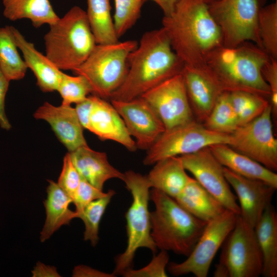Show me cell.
Wrapping results in <instances>:
<instances>
[{"instance_id":"obj_17","label":"cell","mask_w":277,"mask_h":277,"mask_svg":"<svg viewBox=\"0 0 277 277\" xmlns=\"http://www.w3.org/2000/svg\"><path fill=\"white\" fill-rule=\"evenodd\" d=\"M36 119L46 121L69 152L87 145L74 108L62 103L55 106L45 102L34 113Z\"/></svg>"},{"instance_id":"obj_19","label":"cell","mask_w":277,"mask_h":277,"mask_svg":"<svg viewBox=\"0 0 277 277\" xmlns=\"http://www.w3.org/2000/svg\"><path fill=\"white\" fill-rule=\"evenodd\" d=\"M87 130L100 139L115 141L130 151L137 149L135 141L112 105L95 95Z\"/></svg>"},{"instance_id":"obj_30","label":"cell","mask_w":277,"mask_h":277,"mask_svg":"<svg viewBox=\"0 0 277 277\" xmlns=\"http://www.w3.org/2000/svg\"><path fill=\"white\" fill-rule=\"evenodd\" d=\"M203 125L213 131L228 134L239 126L238 116L230 103L228 92H224L219 96Z\"/></svg>"},{"instance_id":"obj_12","label":"cell","mask_w":277,"mask_h":277,"mask_svg":"<svg viewBox=\"0 0 277 277\" xmlns=\"http://www.w3.org/2000/svg\"><path fill=\"white\" fill-rule=\"evenodd\" d=\"M272 113L271 105L269 103L259 116L239 126L230 134L231 141L229 146L275 172L277 170V140L273 133Z\"/></svg>"},{"instance_id":"obj_26","label":"cell","mask_w":277,"mask_h":277,"mask_svg":"<svg viewBox=\"0 0 277 277\" xmlns=\"http://www.w3.org/2000/svg\"><path fill=\"white\" fill-rule=\"evenodd\" d=\"M263 259L262 275L277 276V213L271 204L254 228Z\"/></svg>"},{"instance_id":"obj_4","label":"cell","mask_w":277,"mask_h":277,"mask_svg":"<svg viewBox=\"0 0 277 277\" xmlns=\"http://www.w3.org/2000/svg\"><path fill=\"white\" fill-rule=\"evenodd\" d=\"M150 200L151 236L157 248L188 256L203 232L207 222L193 216L175 200L152 188Z\"/></svg>"},{"instance_id":"obj_2","label":"cell","mask_w":277,"mask_h":277,"mask_svg":"<svg viewBox=\"0 0 277 277\" xmlns=\"http://www.w3.org/2000/svg\"><path fill=\"white\" fill-rule=\"evenodd\" d=\"M184 65L173 50L162 27L146 32L129 57V69L110 100L127 101L182 72Z\"/></svg>"},{"instance_id":"obj_42","label":"cell","mask_w":277,"mask_h":277,"mask_svg":"<svg viewBox=\"0 0 277 277\" xmlns=\"http://www.w3.org/2000/svg\"><path fill=\"white\" fill-rule=\"evenodd\" d=\"M74 277H113L115 275L112 273H107L96 270L85 265L75 266L72 271Z\"/></svg>"},{"instance_id":"obj_40","label":"cell","mask_w":277,"mask_h":277,"mask_svg":"<svg viewBox=\"0 0 277 277\" xmlns=\"http://www.w3.org/2000/svg\"><path fill=\"white\" fill-rule=\"evenodd\" d=\"M94 95H88L74 108L77 117L83 128L88 129L90 117L93 109Z\"/></svg>"},{"instance_id":"obj_43","label":"cell","mask_w":277,"mask_h":277,"mask_svg":"<svg viewBox=\"0 0 277 277\" xmlns=\"http://www.w3.org/2000/svg\"><path fill=\"white\" fill-rule=\"evenodd\" d=\"M33 277H60L56 268L38 262L31 271Z\"/></svg>"},{"instance_id":"obj_28","label":"cell","mask_w":277,"mask_h":277,"mask_svg":"<svg viewBox=\"0 0 277 277\" xmlns=\"http://www.w3.org/2000/svg\"><path fill=\"white\" fill-rule=\"evenodd\" d=\"M110 0H87L88 20L97 44L117 42L111 14Z\"/></svg>"},{"instance_id":"obj_37","label":"cell","mask_w":277,"mask_h":277,"mask_svg":"<svg viewBox=\"0 0 277 277\" xmlns=\"http://www.w3.org/2000/svg\"><path fill=\"white\" fill-rule=\"evenodd\" d=\"M106 194L107 192L95 188L81 176L80 185L72 197V203L75 206L77 218L88 204L104 196Z\"/></svg>"},{"instance_id":"obj_8","label":"cell","mask_w":277,"mask_h":277,"mask_svg":"<svg viewBox=\"0 0 277 277\" xmlns=\"http://www.w3.org/2000/svg\"><path fill=\"white\" fill-rule=\"evenodd\" d=\"M214 277H258L262 275L263 259L254 228L239 215L222 245Z\"/></svg>"},{"instance_id":"obj_25","label":"cell","mask_w":277,"mask_h":277,"mask_svg":"<svg viewBox=\"0 0 277 277\" xmlns=\"http://www.w3.org/2000/svg\"><path fill=\"white\" fill-rule=\"evenodd\" d=\"M154 165L146 175L151 188L174 199L191 178L187 174L180 156L168 157Z\"/></svg>"},{"instance_id":"obj_14","label":"cell","mask_w":277,"mask_h":277,"mask_svg":"<svg viewBox=\"0 0 277 277\" xmlns=\"http://www.w3.org/2000/svg\"><path fill=\"white\" fill-rule=\"evenodd\" d=\"M155 110L165 129L193 120L183 74H176L141 96Z\"/></svg>"},{"instance_id":"obj_11","label":"cell","mask_w":277,"mask_h":277,"mask_svg":"<svg viewBox=\"0 0 277 277\" xmlns=\"http://www.w3.org/2000/svg\"><path fill=\"white\" fill-rule=\"evenodd\" d=\"M238 215L226 209L208 222L187 259L181 263H169L168 271L175 276L191 273L196 277H206L217 251L234 227Z\"/></svg>"},{"instance_id":"obj_41","label":"cell","mask_w":277,"mask_h":277,"mask_svg":"<svg viewBox=\"0 0 277 277\" xmlns=\"http://www.w3.org/2000/svg\"><path fill=\"white\" fill-rule=\"evenodd\" d=\"M9 82L10 81L0 70V126L6 130H9L11 128V125L5 110V97L9 88Z\"/></svg>"},{"instance_id":"obj_32","label":"cell","mask_w":277,"mask_h":277,"mask_svg":"<svg viewBox=\"0 0 277 277\" xmlns=\"http://www.w3.org/2000/svg\"><path fill=\"white\" fill-rule=\"evenodd\" d=\"M258 27L263 50L277 59V1L260 8Z\"/></svg>"},{"instance_id":"obj_1","label":"cell","mask_w":277,"mask_h":277,"mask_svg":"<svg viewBox=\"0 0 277 277\" xmlns=\"http://www.w3.org/2000/svg\"><path fill=\"white\" fill-rule=\"evenodd\" d=\"M162 28L184 66L206 69L211 53L223 46L221 30L203 0H179L164 16Z\"/></svg>"},{"instance_id":"obj_13","label":"cell","mask_w":277,"mask_h":277,"mask_svg":"<svg viewBox=\"0 0 277 277\" xmlns=\"http://www.w3.org/2000/svg\"><path fill=\"white\" fill-rule=\"evenodd\" d=\"M186 171L225 208L239 215L240 209L236 195L230 189L224 173V167L213 155L209 147L180 156Z\"/></svg>"},{"instance_id":"obj_18","label":"cell","mask_w":277,"mask_h":277,"mask_svg":"<svg viewBox=\"0 0 277 277\" xmlns=\"http://www.w3.org/2000/svg\"><path fill=\"white\" fill-rule=\"evenodd\" d=\"M191 109L204 122L224 91L208 70L184 66L182 72Z\"/></svg>"},{"instance_id":"obj_33","label":"cell","mask_w":277,"mask_h":277,"mask_svg":"<svg viewBox=\"0 0 277 277\" xmlns=\"http://www.w3.org/2000/svg\"><path fill=\"white\" fill-rule=\"evenodd\" d=\"M148 0H114L115 12L113 23L119 38L136 22L144 3Z\"/></svg>"},{"instance_id":"obj_7","label":"cell","mask_w":277,"mask_h":277,"mask_svg":"<svg viewBox=\"0 0 277 277\" xmlns=\"http://www.w3.org/2000/svg\"><path fill=\"white\" fill-rule=\"evenodd\" d=\"M137 45L135 40L96 44L86 60L72 71L87 79L92 94L110 99L124 82L130 54Z\"/></svg>"},{"instance_id":"obj_16","label":"cell","mask_w":277,"mask_h":277,"mask_svg":"<svg viewBox=\"0 0 277 277\" xmlns=\"http://www.w3.org/2000/svg\"><path fill=\"white\" fill-rule=\"evenodd\" d=\"M225 176L236 193L240 217L254 228L266 208L271 204L277 188L262 181L246 177L224 167Z\"/></svg>"},{"instance_id":"obj_6","label":"cell","mask_w":277,"mask_h":277,"mask_svg":"<svg viewBox=\"0 0 277 277\" xmlns=\"http://www.w3.org/2000/svg\"><path fill=\"white\" fill-rule=\"evenodd\" d=\"M124 173L123 181L131 194L132 202L125 214L127 247L115 259L113 272L115 276L123 275L132 268L138 248H146L154 253L157 249L151 236L150 212L148 208L151 187L147 176L132 170Z\"/></svg>"},{"instance_id":"obj_24","label":"cell","mask_w":277,"mask_h":277,"mask_svg":"<svg viewBox=\"0 0 277 277\" xmlns=\"http://www.w3.org/2000/svg\"><path fill=\"white\" fill-rule=\"evenodd\" d=\"M174 199L190 213L207 223L226 210L220 201L192 177Z\"/></svg>"},{"instance_id":"obj_27","label":"cell","mask_w":277,"mask_h":277,"mask_svg":"<svg viewBox=\"0 0 277 277\" xmlns=\"http://www.w3.org/2000/svg\"><path fill=\"white\" fill-rule=\"evenodd\" d=\"M1 1L3 15L10 21L28 19L34 27L38 28L44 24L50 26L60 18L49 0Z\"/></svg>"},{"instance_id":"obj_46","label":"cell","mask_w":277,"mask_h":277,"mask_svg":"<svg viewBox=\"0 0 277 277\" xmlns=\"http://www.w3.org/2000/svg\"><path fill=\"white\" fill-rule=\"evenodd\" d=\"M275 1H277V0H275Z\"/></svg>"},{"instance_id":"obj_34","label":"cell","mask_w":277,"mask_h":277,"mask_svg":"<svg viewBox=\"0 0 277 277\" xmlns=\"http://www.w3.org/2000/svg\"><path fill=\"white\" fill-rule=\"evenodd\" d=\"M63 104H77L92 93L91 87L87 79L81 75L71 76L63 73L57 90Z\"/></svg>"},{"instance_id":"obj_20","label":"cell","mask_w":277,"mask_h":277,"mask_svg":"<svg viewBox=\"0 0 277 277\" xmlns=\"http://www.w3.org/2000/svg\"><path fill=\"white\" fill-rule=\"evenodd\" d=\"M69 153L81 176L101 190H103L105 182L110 179H124V173L110 164L105 152L94 151L87 145Z\"/></svg>"},{"instance_id":"obj_29","label":"cell","mask_w":277,"mask_h":277,"mask_svg":"<svg viewBox=\"0 0 277 277\" xmlns=\"http://www.w3.org/2000/svg\"><path fill=\"white\" fill-rule=\"evenodd\" d=\"M17 48L11 26L0 27V70L10 82L23 78L28 69Z\"/></svg>"},{"instance_id":"obj_9","label":"cell","mask_w":277,"mask_h":277,"mask_svg":"<svg viewBox=\"0 0 277 277\" xmlns=\"http://www.w3.org/2000/svg\"><path fill=\"white\" fill-rule=\"evenodd\" d=\"M263 3V0H218L208 5L221 30L223 46L232 48L251 42L263 49L258 17Z\"/></svg>"},{"instance_id":"obj_15","label":"cell","mask_w":277,"mask_h":277,"mask_svg":"<svg viewBox=\"0 0 277 277\" xmlns=\"http://www.w3.org/2000/svg\"><path fill=\"white\" fill-rule=\"evenodd\" d=\"M110 101L129 134L135 138L137 148L148 150L165 130L156 112L142 97L127 101Z\"/></svg>"},{"instance_id":"obj_38","label":"cell","mask_w":277,"mask_h":277,"mask_svg":"<svg viewBox=\"0 0 277 277\" xmlns=\"http://www.w3.org/2000/svg\"><path fill=\"white\" fill-rule=\"evenodd\" d=\"M269 103L267 98L252 93L247 103L238 114L239 126L245 125L259 116Z\"/></svg>"},{"instance_id":"obj_35","label":"cell","mask_w":277,"mask_h":277,"mask_svg":"<svg viewBox=\"0 0 277 277\" xmlns=\"http://www.w3.org/2000/svg\"><path fill=\"white\" fill-rule=\"evenodd\" d=\"M169 256L167 251L161 250L146 266L138 270L131 268L123 275L126 277H166Z\"/></svg>"},{"instance_id":"obj_31","label":"cell","mask_w":277,"mask_h":277,"mask_svg":"<svg viewBox=\"0 0 277 277\" xmlns=\"http://www.w3.org/2000/svg\"><path fill=\"white\" fill-rule=\"evenodd\" d=\"M115 193L113 190H109L106 195L88 204L78 216V218L81 219L85 225L84 240L90 241L93 247L96 245L98 241L100 222Z\"/></svg>"},{"instance_id":"obj_23","label":"cell","mask_w":277,"mask_h":277,"mask_svg":"<svg viewBox=\"0 0 277 277\" xmlns=\"http://www.w3.org/2000/svg\"><path fill=\"white\" fill-rule=\"evenodd\" d=\"M47 198L43 203L46 217L41 232L40 240L44 242L62 226L69 225L71 221L77 218V213L69 208L72 199L52 180H48Z\"/></svg>"},{"instance_id":"obj_21","label":"cell","mask_w":277,"mask_h":277,"mask_svg":"<svg viewBox=\"0 0 277 277\" xmlns=\"http://www.w3.org/2000/svg\"><path fill=\"white\" fill-rule=\"evenodd\" d=\"M13 37L23 53L24 60L36 78L37 85L44 92L57 90L63 72L28 41L14 27L10 26Z\"/></svg>"},{"instance_id":"obj_10","label":"cell","mask_w":277,"mask_h":277,"mask_svg":"<svg viewBox=\"0 0 277 277\" xmlns=\"http://www.w3.org/2000/svg\"><path fill=\"white\" fill-rule=\"evenodd\" d=\"M231 135L213 131L194 120L165 129L147 150L143 160L145 165L172 156L192 153L218 144L230 145Z\"/></svg>"},{"instance_id":"obj_44","label":"cell","mask_w":277,"mask_h":277,"mask_svg":"<svg viewBox=\"0 0 277 277\" xmlns=\"http://www.w3.org/2000/svg\"><path fill=\"white\" fill-rule=\"evenodd\" d=\"M155 2L162 9L164 16H168L173 12L179 0H151Z\"/></svg>"},{"instance_id":"obj_5","label":"cell","mask_w":277,"mask_h":277,"mask_svg":"<svg viewBox=\"0 0 277 277\" xmlns=\"http://www.w3.org/2000/svg\"><path fill=\"white\" fill-rule=\"evenodd\" d=\"M49 26L44 37L46 55L61 70L79 67L97 44L86 11L77 6Z\"/></svg>"},{"instance_id":"obj_45","label":"cell","mask_w":277,"mask_h":277,"mask_svg":"<svg viewBox=\"0 0 277 277\" xmlns=\"http://www.w3.org/2000/svg\"><path fill=\"white\" fill-rule=\"evenodd\" d=\"M205 3H206L207 5H209L210 4H211L212 3H214L216 1H217L218 0H203Z\"/></svg>"},{"instance_id":"obj_3","label":"cell","mask_w":277,"mask_h":277,"mask_svg":"<svg viewBox=\"0 0 277 277\" xmlns=\"http://www.w3.org/2000/svg\"><path fill=\"white\" fill-rule=\"evenodd\" d=\"M270 56L251 42L227 48L222 46L209 56L207 68L224 92L243 91L270 98V89L262 69Z\"/></svg>"},{"instance_id":"obj_36","label":"cell","mask_w":277,"mask_h":277,"mask_svg":"<svg viewBox=\"0 0 277 277\" xmlns=\"http://www.w3.org/2000/svg\"><path fill=\"white\" fill-rule=\"evenodd\" d=\"M81 180V176L73 165L69 152H68L64 157L62 171L57 183L72 199Z\"/></svg>"},{"instance_id":"obj_39","label":"cell","mask_w":277,"mask_h":277,"mask_svg":"<svg viewBox=\"0 0 277 277\" xmlns=\"http://www.w3.org/2000/svg\"><path fill=\"white\" fill-rule=\"evenodd\" d=\"M262 74L268 85L271 95L270 97L272 112L275 114L277 111V59L270 57L262 69Z\"/></svg>"},{"instance_id":"obj_22","label":"cell","mask_w":277,"mask_h":277,"mask_svg":"<svg viewBox=\"0 0 277 277\" xmlns=\"http://www.w3.org/2000/svg\"><path fill=\"white\" fill-rule=\"evenodd\" d=\"M209 148L223 167L240 175L262 181L277 188V174L275 172L234 150L228 145L214 144Z\"/></svg>"}]
</instances>
